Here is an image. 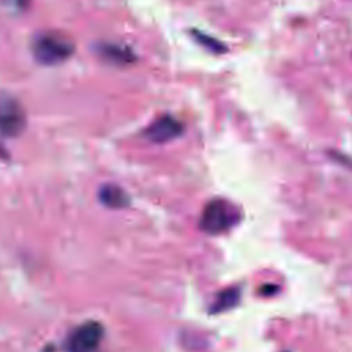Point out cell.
<instances>
[{
  "label": "cell",
  "mask_w": 352,
  "mask_h": 352,
  "mask_svg": "<svg viewBox=\"0 0 352 352\" xmlns=\"http://www.w3.org/2000/svg\"><path fill=\"white\" fill-rule=\"evenodd\" d=\"M236 208L226 199L216 198L205 205L199 217V228L206 234L216 235L230 230L236 224Z\"/></svg>",
  "instance_id": "obj_1"
},
{
  "label": "cell",
  "mask_w": 352,
  "mask_h": 352,
  "mask_svg": "<svg viewBox=\"0 0 352 352\" xmlns=\"http://www.w3.org/2000/svg\"><path fill=\"white\" fill-rule=\"evenodd\" d=\"M4 1H7L8 4H11V7H21L22 4H23V0H4Z\"/></svg>",
  "instance_id": "obj_10"
},
{
  "label": "cell",
  "mask_w": 352,
  "mask_h": 352,
  "mask_svg": "<svg viewBox=\"0 0 352 352\" xmlns=\"http://www.w3.org/2000/svg\"><path fill=\"white\" fill-rule=\"evenodd\" d=\"M241 290L238 287H227L217 293L213 304L210 305V314H219L235 307L239 302Z\"/></svg>",
  "instance_id": "obj_7"
},
{
  "label": "cell",
  "mask_w": 352,
  "mask_h": 352,
  "mask_svg": "<svg viewBox=\"0 0 352 352\" xmlns=\"http://www.w3.org/2000/svg\"><path fill=\"white\" fill-rule=\"evenodd\" d=\"M183 133V124L172 116H161L154 120L144 131L148 140L154 143H165L179 138Z\"/></svg>",
  "instance_id": "obj_5"
},
{
  "label": "cell",
  "mask_w": 352,
  "mask_h": 352,
  "mask_svg": "<svg viewBox=\"0 0 352 352\" xmlns=\"http://www.w3.org/2000/svg\"><path fill=\"white\" fill-rule=\"evenodd\" d=\"M102 338V324L96 320H87L69 334L66 341V352H98Z\"/></svg>",
  "instance_id": "obj_3"
},
{
  "label": "cell",
  "mask_w": 352,
  "mask_h": 352,
  "mask_svg": "<svg viewBox=\"0 0 352 352\" xmlns=\"http://www.w3.org/2000/svg\"><path fill=\"white\" fill-rule=\"evenodd\" d=\"M25 126V113L18 100L0 94V135L12 138Z\"/></svg>",
  "instance_id": "obj_4"
},
{
  "label": "cell",
  "mask_w": 352,
  "mask_h": 352,
  "mask_svg": "<svg viewBox=\"0 0 352 352\" xmlns=\"http://www.w3.org/2000/svg\"><path fill=\"white\" fill-rule=\"evenodd\" d=\"M192 34L197 38V41H199L204 47H206L208 50H210L213 52H223L226 50V47L220 41L214 40L213 37H209V36H206V34H204L198 30H192Z\"/></svg>",
  "instance_id": "obj_8"
},
{
  "label": "cell",
  "mask_w": 352,
  "mask_h": 352,
  "mask_svg": "<svg viewBox=\"0 0 352 352\" xmlns=\"http://www.w3.org/2000/svg\"><path fill=\"white\" fill-rule=\"evenodd\" d=\"M74 52L73 43L59 33H43L34 38V58L44 65H55L65 62Z\"/></svg>",
  "instance_id": "obj_2"
},
{
  "label": "cell",
  "mask_w": 352,
  "mask_h": 352,
  "mask_svg": "<svg viewBox=\"0 0 352 352\" xmlns=\"http://www.w3.org/2000/svg\"><path fill=\"white\" fill-rule=\"evenodd\" d=\"M99 199L103 205L114 209L125 208L129 204L128 194L116 184H106L99 191Z\"/></svg>",
  "instance_id": "obj_6"
},
{
  "label": "cell",
  "mask_w": 352,
  "mask_h": 352,
  "mask_svg": "<svg viewBox=\"0 0 352 352\" xmlns=\"http://www.w3.org/2000/svg\"><path fill=\"white\" fill-rule=\"evenodd\" d=\"M276 290H278V287H276L275 285H265V289H261V293L265 294V296H268V294L275 293Z\"/></svg>",
  "instance_id": "obj_9"
}]
</instances>
